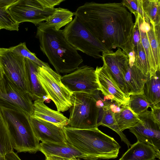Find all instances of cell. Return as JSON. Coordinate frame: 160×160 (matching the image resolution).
<instances>
[{
  "instance_id": "43",
  "label": "cell",
  "mask_w": 160,
  "mask_h": 160,
  "mask_svg": "<svg viewBox=\"0 0 160 160\" xmlns=\"http://www.w3.org/2000/svg\"><path fill=\"white\" fill-rule=\"evenodd\" d=\"M2 29V28L0 27V30Z\"/></svg>"
},
{
  "instance_id": "38",
  "label": "cell",
  "mask_w": 160,
  "mask_h": 160,
  "mask_svg": "<svg viewBox=\"0 0 160 160\" xmlns=\"http://www.w3.org/2000/svg\"><path fill=\"white\" fill-rule=\"evenodd\" d=\"M6 160H22L13 150L8 153L5 155Z\"/></svg>"
},
{
  "instance_id": "42",
  "label": "cell",
  "mask_w": 160,
  "mask_h": 160,
  "mask_svg": "<svg viewBox=\"0 0 160 160\" xmlns=\"http://www.w3.org/2000/svg\"><path fill=\"white\" fill-rule=\"evenodd\" d=\"M69 160H81L79 158H72L71 159H69Z\"/></svg>"
},
{
  "instance_id": "20",
  "label": "cell",
  "mask_w": 160,
  "mask_h": 160,
  "mask_svg": "<svg viewBox=\"0 0 160 160\" xmlns=\"http://www.w3.org/2000/svg\"><path fill=\"white\" fill-rule=\"evenodd\" d=\"M74 16V12L68 9L60 7L55 8L52 14L46 21L39 24L37 29L44 30L52 28L58 30L70 22Z\"/></svg>"
},
{
  "instance_id": "27",
  "label": "cell",
  "mask_w": 160,
  "mask_h": 160,
  "mask_svg": "<svg viewBox=\"0 0 160 160\" xmlns=\"http://www.w3.org/2000/svg\"><path fill=\"white\" fill-rule=\"evenodd\" d=\"M17 0H0V27L10 31L18 30L19 23L15 21L8 10Z\"/></svg>"
},
{
  "instance_id": "9",
  "label": "cell",
  "mask_w": 160,
  "mask_h": 160,
  "mask_svg": "<svg viewBox=\"0 0 160 160\" xmlns=\"http://www.w3.org/2000/svg\"><path fill=\"white\" fill-rule=\"evenodd\" d=\"M55 9L42 8L38 0H17L8 8V10L18 23L29 22L36 26L46 21Z\"/></svg>"
},
{
  "instance_id": "13",
  "label": "cell",
  "mask_w": 160,
  "mask_h": 160,
  "mask_svg": "<svg viewBox=\"0 0 160 160\" xmlns=\"http://www.w3.org/2000/svg\"><path fill=\"white\" fill-rule=\"evenodd\" d=\"M95 72L99 86V91L105 98L115 101L122 106L128 105L130 97L121 90L111 76L105 65L97 66Z\"/></svg>"
},
{
  "instance_id": "2",
  "label": "cell",
  "mask_w": 160,
  "mask_h": 160,
  "mask_svg": "<svg viewBox=\"0 0 160 160\" xmlns=\"http://www.w3.org/2000/svg\"><path fill=\"white\" fill-rule=\"evenodd\" d=\"M36 37L39 40L41 50L58 73H70L83 62L77 50L66 40L62 30L37 29Z\"/></svg>"
},
{
  "instance_id": "12",
  "label": "cell",
  "mask_w": 160,
  "mask_h": 160,
  "mask_svg": "<svg viewBox=\"0 0 160 160\" xmlns=\"http://www.w3.org/2000/svg\"><path fill=\"white\" fill-rule=\"evenodd\" d=\"M103 63L111 76L121 90L128 97L124 79L128 65L129 57L121 48L115 51L103 52L102 53Z\"/></svg>"
},
{
  "instance_id": "33",
  "label": "cell",
  "mask_w": 160,
  "mask_h": 160,
  "mask_svg": "<svg viewBox=\"0 0 160 160\" xmlns=\"http://www.w3.org/2000/svg\"><path fill=\"white\" fill-rule=\"evenodd\" d=\"M121 2L135 16L138 14L142 18H148L144 14L142 9L141 0H123Z\"/></svg>"
},
{
  "instance_id": "36",
  "label": "cell",
  "mask_w": 160,
  "mask_h": 160,
  "mask_svg": "<svg viewBox=\"0 0 160 160\" xmlns=\"http://www.w3.org/2000/svg\"><path fill=\"white\" fill-rule=\"evenodd\" d=\"M41 7L44 8H53L59 5L64 0H38Z\"/></svg>"
},
{
  "instance_id": "10",
  "label": "cell",
  "mask_w": 160,
  "mask_h": 160,
  "mask_svg": "<svg viewBox=\"0 0 160 160\" xmlns=\"http://www.w3.org/2000/svg\"><path fill=\"white\" fill-rule=\"evenodd\" d=\"M61 80L72 93L92 94L99 90L95 69L87 65L80 66L73 72L61 76Z\"/></svg>"
},
{
  "instance_id": "39",
  "label": "cell",
  "mask_w": 160,
  "mask_h": 160,
  "mask_svg": "<svg viewBox=\"0 0 160 160\" xmlns=\"http://www.w3.org/2000/svg\"><path fill=\"white\" fill-rule=\"evenodd\" d=\"M129 57L128 64L130 66L132 65L135 60V54L134 51L133 50L130 52L128 55Z\"/></svg>"
},
{
  "instance_id": "30",
  "label": "cell",
  "mask_w": 160,
  "mask_h": 160,
  "mask_svg": "<svg viewBox=\"0 0 160 160\" xmlns=\"http://www.w3.org/2000/svg\"><path fill=\"white\" fill-rule=\"evenodd\" d=\"M128 105L131 110L138 115L148 110L151 105L143 94H135L130 96Z\"/></svg>"
},
{
  "instance_id": "23",
  "label": "cell",
  "mask_w": 160,
  "mask_h": 160,
  "mask_svg": "<svg viewBox=\"0 0 160 160\" xmlns=\"http://www.w3.org/2000/svg\"><path fill=\"white\" fill-rule=\"evenodd\" d=\"M160 72L149 76L143 87V94L151 105L160 103Z\"/></svg>"
},
{
  "instance_id": "41",
  "label": "cell",
  "mask_w": 160,
  "mask_h": 160,
  "mask_svg": "<svg viewBox=\"0 0 160 160\" xmlns=\"http://www.w3.org/2000/svg\"><path fill=\"white\" fill-rule=\"evenodd\" d=\"M0 160H6L5 156L0 154Z\"/></svg>"
},
{
  "instance_id": "15",
  "label": "cell",
  "mask_w": 160,
  "mask_h": 160,
  "mask_svg": "<svg viewBox=\"0 0 160 160\" xmlns=\"http://www.w3.org/2000/svg\"><path fill=\"white\" fill-rule=\"evenodd\" d=\"M29 120L34 134L39 141L67 142L63 127L31 117Z\"/></svg>"
},
{
  "instance_id": "8",
  "label": "cell",
  "mask_w": 160,
  "mask_h": 160,
  "mask_svg": "<svg viewBox=\"0 0 160 160\" xmlns=\"http://www.w3.org/2000/svg\"><path fill=\"white\" fill-rule=\"evenodd\" d=\"M0 65L6 79L19 89L28 93L31 97L25 58L9 48H0Z\"/></svg>"
},
{
  "instance_id": "7",
  "label": "cell",
  "mask_w": 160,
  "mask_h": 160,
  "mask_svg": "<svg viewBox=\"0 0 160 160\" xmlns=\"http://www.w3.org/2000/svg\"><path fill=\"white\" fill-rule=\"evenodd\" d=\"M38 77L48 99L55 104L57 111L64 112L72 106V93L62 83L61 76L50 67L39 66Z\"/></svg>"
},
{
  "instance_id": "44",
  "label": "cell",
  "mask_w": 160,
  "mask_h": 160,
  "mask_svg": "<svg viewBox=\"0 0 160 160\" xmlns=\"http://www.w3.org/2000/svg\"><path fill=\"white\" fill-rule=\"evenodd\" d=\"M157 160L155 159V160Z\"/></svg>"
},
{
  "instance_id": "25",
  "label": "cell",
  "mask_w": 160,
  "mask_h": 160,
  "mask_svg": "<svg viewBox=\"0 0 160 160\" xmlns=\"http://www.w3.org/2000/svg\"><path fill=\"white\" fill-rule=\"evenodd\" d=\"M100 125L108 127L115 131L119 136L122 141L127 144L128 148L131 146L125 135L118 127L115 118L114 113L110 110L104 109L102 113L99 114L98 126Z\"/></svg>"
},
{
  "instance_id": "40",
  "label": "cell",
  "mask_w": 160,
  "mask_h": 160,
  "mask_svg": "<svg viewBox=\"0 0 160 160\" xmlns=\"http://www.w3.org/2000/svg\"><path fill=\"white\" fill-rule=\"evenodd\" d=\"M45 160H68V159L62 158L55 156H48L45 157Z\"/></svg>"
},
{
  "instance_id": "19",
  "label": "cell",
  "mask_w": 160,
  "mask_h": 160,
  "mask_svg": "<svg viewBox=\"0 0 160 160\" xmlns=\"http://www.w3.org/2000/svg\"><path fill=\"white\" fill-rule=\"evenodd\" d=\"M139 28L141 42L144 50L149 69V77L158 72L157 69L148 40L147 32L150 28V20L142 18L139 14L135 16Z\"/></svg>"
},
{
  "instance_id": "37",
  "label": "cell",
  "mask_w": 160,
  "mask_h": 160,
  "mask_svg": "<svg viewBox=\"0 0 160 160\" xmlns=\"http://www.w3.org/2000/svg\"><path fill=\"white\" fill-rule=\"evenodd\" d=\"M6 93V79L0 65V99H2Z\"/></svg>"
},
{
  "instance_id": "14",
  "label": "cell",
  "mask_w": 160,
  "mask_h": 160,
  "mask_svg": "<svg viewBox=\"0 0 160 160\" xmlns=\"http://www.w3.org/2000/svg\"><path fill=\"white\" fill-rule=\"evenodd\" d=\"M6 94L1 100L9 106L29 117L34 112L32 99L29 94L19 89L6 79Z\"/></svg>"
},
{
  "instance_id": "5",
  "label": "cell",
  "mask_w": 160,
  "mask_h": 160,
  "mask_svg": "<svg viewBox=\"0 0 160 160\" xmlns=\"http://www.w3.org/2000/svg\"><path fill=\"white\" fill-rule=\"evenodd\" d=\"M72 106L68 125L70 128L88 129L98 127L99 110L92 94L82 92L72 93Z\"/></svg>"
},
{
  "instance_id": "18",
  "label": "cell",
  "mask_w": 160,
  "mask_h": 160,
  "mask_svg": "<svg viewBox=\"0 0 160 160\" xmlns=\"http://www.w3.org/2000/svg\"><path fill=\"white\" fill-rule=\"evenodd\" d=\"M148 76L144 75L133 64L128 65L124 76L129 97L133 94H143V88Z\"/></svg>"
},
{
  "instance_id": "28",
  "label": "cell",
  "mask_w": 160,
  "mask_h": 160,
  "mask_svg": "<svg viewBox=\"0 0 160 160\" xmlns=\"http://www.w3.org/2000/svg\"><path fill=\"white\" fill-rule=\"evenodd\" d=\"M12 150L8 124L0 110V154L5 156Z\"/></svg>"
},
{
  "instance_id": "22",
  "label": "cell",
  "mask_w": 160,
  "mask_h": 160,
  "mask_svg": "<svg viewBox=\"0 0 160 160\" xmlns=\"http://www.w3.org/2000/svg\"><path fill=\"white\" fill-rule=\"evenodd\" d=\"M25 59L32 99L35 100L43 98L45 100L46 98L48 99L38 77V68L39 66L27 58Z\"/></svg>"
},
{
  "instance_id": "21",
  "label": "cell",
  "mask_w": 160,
  "mask_h": 160,
  "mask_svg": "<svg viewBox=\"0 0 160 160\" xmlns=\"http://www.w3.org/2000/svg\"><path fill=\"white\" fill-rule=\"evenodd\" d=\"M118 160H154L159 158L154 148L142 142L132 145Z\"/></svg>"
},
{
  "instance_id": "35",
  "label": "cell",
  "mask_w": 160,
  "mask_h": 160,
  "mask_svg": "<svg viewBox=\"0 0 160 160\" xmlns=\"http://www.w3.org/2000/svg\"><path fill=\"white\" fill-rule=\"evenodd\" d=\"M151 114L154 122L160 126V103L151 105Z\"/></svg>"
},
{
  "instance_id": "34",
  "label": "cell",
  "mask_w": 160,
  "mask_h": 160,
  "mask_svg": "<svg viewBox=\"0 0 160 160\" xmlns=\"http://www.w3.org/2000/svg\"><path fill=\"white\" fill-rule=\"evenodd\" d=\"M141 42L140 34L138 22L134 23L132 39V50L134 48Z\"/></svg>"
},
{
  "instance_id": "1",
  "label": "cell",
  "mask_w": 160,
  "mask_h": 160,
  "mask_svg": "<svg viewBox=\"0 0 160 160\" xmlns=\"http://www.w3.org/2000/svg\"><path fill=\"white\" fill-rule=\"evenodd\" d=\"M97 40L108 51H132L134 23L132 13L121 2H86L74 12Z\"/></svg>"
},
{
  "instance_id": "32",
  "label": "cell",
  "mask_w": 160,
  "mask_h": 160,
  "mask_svg": "<svg viewBox=\"0 0 160 160\" xmlns=\"http://www.w3.org/2000/svg\"><path fill=\"white\" fill-rule=\"evenodd\" d=\"M9 48L18 55L30 60L41 67H50L47 63L42 62L36 57L34 53L31 52L27 48L25 42Z\"/></svg>"
},
{
  "instance_id": "3",
  "label": "cell",
  "mask_w": 160,
  "mask_h": 160,
  "mask_svg": "<svg viewBox=\"0 0 160 160\" xmlns=\"http://www.w3.org/2000/svg\"><path fill=\"white\" fill-rule=\"evenodd\" d=\"M67 142L90 160L115 158L121 148L113 138L105 134L98 127L79 129L63 127Z\"/></svg>"
},
{
  "instance_id": "29",
  "label": "cell",
  "mask_w": 160,
  "mask_h": 160,
  "mask_svg": "<svg viewBox=\"0 0 160 160\" xmlns=\"http://www.w3.org/2000/svg\"><path fill=\"white\" fill-rule=\"evenodd\" d=\"M141 6L145 16L150 22L160 24V0H141Z\"/></svg>"
},
{
  "instance_id": "11",
  "label": "cell",
  "mask_w": 160,
  "mask_h": 160,
  "mask_svg": "<svg viewBox=\"0 0 160 160\" xmlns=\"http://www.w3.org/2000/svg\"><path fill=\"white\" fill-rule=\"evenodd\" d=\"M138 116L141 121L129 128L130 131L135 135L138 141L153 147L160 158V126L154 122L150 111L147 110Z\"/></svg>"
},
{
  "instance_id": "17",
  "label": "cell",
  "mask_w": 160,
  "mask_h": 160,
  "mask_svg": "<svg viewBox=\"0 0 160 160\" xmlns=\"http://www.w3.org/2000/svg\"><path fill=\"white\" fill-rule=\"evenodd\" d=\"M45 100L41 98L35 100L33 103L34 112L30 116L64 127L68 125V119L60 112L53 110L46 105Z\"/></svg>"
},
{
  "instance_id": "4",
  "label": "cell",
  "mask_w": 160,
  "mask_h": 160,
  "mask_svg": "<svg viewBox=\"0 0 160 160\" xmlns=\"http://www.w3.org/2000/svg\"><path fill=\"white\" fill-rule=\"evenodd\" d=\"M0 110L8 122L13 149L18 152L35 153L39 151L40 141L34 134L29 117L2 104Z\"/></svg>"
},
{
  "instance_id": "31",
  "label": "cell",
  "mask_w": 160,
  "mask_h": 160,
  "mask_svg": "<svg viewBox=\"0 0 160 160\" xmlns=\"http://www.w3.org/2000/svg\"><path fill=\"white\" fill-rule=\"evenodd\" d=\"M133 50L135 54L134 65L144 75L149 76V69L146 56L141 42Z\"/></svg>"
},
{
  "instance_id": "16",
  "label": "cell",
  "mask_w": 160,
  "mask_h": 160,
  "mask_svg": "<svg viewBox=\"0 0 160 160\" xmlns=\"http://www.w3.org/2000/svg\"><path fill=\"white\" fill-rule=\"evenodd\" d=\"M39 151L43 153L45 157L55 156L68 160L77 158L90 160L88 156L67 142H42L39 143Z\"/></svg>"
},
{
  "instance_id": "26",
  "label": "cell",
  "mask_w": 160,
  "mask_h": 160,
  "mask_svg": "<svg viewBox=\"0 0 160 160\" xmlns=\"http://www.w3.org/2000/svg\"><path fill=\"white\" fill-rule=\"evenodd\" d=\"M150 28L147 32L151 48L158 71H160V24L150 22Z\"/></svg>"
},
{
  "instance_id": "6",
  "label": "cell",
  "mask_w": 160,
  "mask_h": 160,
  "mask_svg": "<svg viewBox=\"0 0 160 160\" xmlns=\"http://www.w3.org/2000/svg\"><path fill=\"white\" fill-rule=\"evenodd\" d=\"M67 41L77 50L95 58H101L100 53L108 51L75 16L72 20L62 30Z\"/></svg>"
},
{
  "instance_id": "24",
  "label": "cell",
  "mask_w": 160,
  "mask_h": 160,
  "mask_svg": "<svg viewBox=\"0 0 160 160\" xmlns=\"http://www.w3.org/2000/svg\"><path fill=\"white\" fill-rule=\"evenodd\" d=\"M114 117L118 127L122 132L135 126L141 121L128 105L123 106L119 112L114 114Z\"/></svg>"
},
{
  "instance_id": "45",
  "label": "cell",
  "mask_w": 160,
  "mask_h": 160,
  "mask_svg": "<svg viewBox=\"0 0 160 160\" xmlns=\"http://www.w3.org/2000/svg\"></svg>"
}]
</instances>
